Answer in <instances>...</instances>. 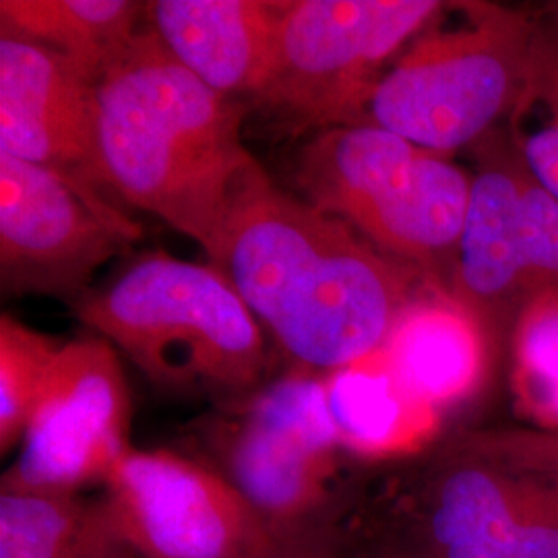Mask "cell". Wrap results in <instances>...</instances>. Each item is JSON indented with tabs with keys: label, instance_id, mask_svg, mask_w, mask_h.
<instances>
[{
	"label": "cell",
	"instance_id": "6da1fadb",
	"mask_svg": "<svg viewBox=\"0 0 558 558\" xmlns=\"http://www.w3.org/2000/svg\"><path fill=\"white\" fill-rule=\"evenodd\" d=\"M207 259L299 368L317 375L379 354L430 286L271 179L240 201Z\"/></svg>",
	"mask_w": 558,
	"mask_h": 558
},
{
	"label": "cell",
	"instance_id": "7a4b0ae2",
	"mask_svg": "<svg viewBox=\"0 0 558 558\" xmlns=\"http://www.w3.org/2000/svg\"><path fill=\"white\" fill-rule=\"evenodd\" d=\"M96 87L114 197L209 255L240 201L269 179L242 140L246 104L209 89L147 29Z\"/></svg>",
	"mask_w": 558,
	"mask_h": 558
},
{
	"label": "cell",
	"instance_id": "3957f363",
	"mask_svg": "<svg viewBox=\"0 0 558 558\" xmlns=\"http://www.w3.org/2000/svg\"><path fill=\"white\" fill-rule=\"evenodd\" d=\"M73 308L156 385L244 398L263 377V327L209 263L143 255Z\"/></svg>",
	"mask_w": 558,
	"mask_h": 558
},
{
	"label": "cell",
	"instance_id": "277c9868",
	"mask_svg": "<svg viewBox=\"0 0 558 558\" xmlns=\"http://www.w3.org/2000/svg\"><path fill=\"white\" fill-rule=\"evenodd\" d=\"M461 15L456 27L433 21L393 60L364 122L451 156L521 110L534 17L488 2H461Z\"/></svg>",
	"mask_w": 558,
	"mask_h": 558
},
{
	"label": "cell",
	"instance_id": "5b68a950",
	"mask_svg": "<svg viewBox=\"0 0 558 558\" xmlns=\"http://www.w3.org/2000/svg\"><path fill=\"white\" fill-rule=\"evenodd\" d=\"M442 9L437 0H286L248 106L290 135L360 124L391 59Z\"/></svg>",
	"mask_w": 558,
	"mask_h": 558
},
{
	"label": "cell",
	"instance_id": "8992f818",
	"mask_svg": "<svg viewBox=\"0 0 558 558\" xmlns=\"http://www.w3.org/2000/svg\"><path fill=\"white\" fill-rule=\"evenodd\" d=\"M387 534L433 558H558V478L447 440L391 509Z\"/></svg>",
	"mask_w": 558,
	"mask_h": 558
},
{
	"label": "cell",
	"instance_id": "52a82bcc",
	"mask_svg": "<svg viewBox=\"0 0 558 558\" xmlns=\"http://www.w3.org/2000/svg\"><path fill=\"white\" fill-rule=\"evenodd\" d=\"M141 236L117 201L0 151L4 296H52L75 306L96 271Z\"/></svg>",
	"mask_w": 558,
	"mask_h": 558
},
{
	"label": "cell",
	"instance_id": "ba28073f",
	"mask_svg": "<svg viewBox=\"0 0 558 558\" xmlns=\"http://www.w3.org/2000/svg\"><path fill=\"white\" fill-rule=\"evenodd\" d=\"M226 478L281 538H306L336 497L339 447L323 375L300 368L248 396L223 430Z\"/></svg>",
	"mask_w": 558,
	"mask_h": 558
},
{
	"label": "cell",
	"instance_id": "9c48e42d",
	"mask_svg": "<svg viewBox=\"0 0 558 558\" xmlns=\"http://www.w3.org/2000/svg\"><path fill=\"white\" fill-rule=\"evenodd\" d=\"M104 484L141 558L290 557V542L226 474L195 459L131 447Z\"/></svg>",
	"mask_w": 558,
	"mask_h": 558
},
{
	"label": "cell",
	"instance_id": "30bf717a",
	"mask_svg": "<svg viewBox=\"0 0 558 558\" xmlns=\"http://www.w3.org/2000/svg\"><path fill=\"white\" fill-rule=\"evenodd\" d=\"M131 393L119 352L100 336L66 341L2 488L80 495L106 482L129 449Z\"/></svg>",
	"mask_w": 558,
	"mask_h": 558
},
{
	"label": "cell",
	"instance_id": "8fae6325",
	"mask_svg": "<svg viewBox=\"0 0 558 558\" xmlns=\"http://www.w3.org/2000/svg\"><path fill=\"white\" fill-rule=\"evenodd\" d=\"M96 85L54 50L0 32V151L119 201L101 158Z\"/></svg>",
	"mask_w": 558,
	"mask_h": 558
},
{
	"label": "cell",
	"instance_id": "7c38bea8",
	"mask_svg": "<svg viewBox=\"0 0 558 558\" xmlns=\"http://www.w3.org/2000/svg\"><path fill=\"white\" fill-rule=\"evenodd\" d=\"M476 168L459 239L451 296L502 345L521 308L534 299L519 209L523 156L515 135L490 131L472 145Z\"/></svg>",
	"mask_w": 558,
	"mask_h": 558
},
{
	"label": "cell",
	"instance_id": "4fadbf2b",
	"mask_svg": "<svg viewBox=\"0 0 558 558\" xmlns=\"http://www.w3.org/2000/svg\"><path fill=\"white\" fill-rule=\"evenodd\" d=\"M470 186L472 177L449 156L422 149L416 160L383 180L339 220L451 294Z\"/></svg>",
	"mask_w": 558,
	"mask_h": 558
},
{
	"label": "cell",
	"instance_id": "5bb4252c",
	"mask_svg": "<svg viewBox=\"0 0 558 558\" xmlns=\"http://www.w3.org/2000/svg\"><path fill=\"white\" fill-rule=\"evenodd\" d=\"M286 0H151L145 29L228 100H253L267 77Z\"/></svg>",
	"mask_w": 558,
	"mask_h": 558
},
{
	"label": "cell",
	"instance_id": "9a60e30c",
	"mask_svg": "<svg viewBox=\"0 0 558 558\" xmlns=\"http://www.w3.org/2000/svg\"><path fill=\"white\" fill-rule=\"evenodd\" d=\"M379 356L412 398L445 418L486 389L499 348L458 300L428 286L399 317Z\"/></svg>",
	"mask_w": 558,
	"mask_h": 558
},
{
	"label": "cell",
	"instance_id": "2e32d148",
	"mask_svg": "<svg viewBox=\"0 0 558 558\" xmlns=\"http://www.w3.org/2000/svg\"><path fill=\"white\" fill-rule=\"evenodd\" d=\"M323 389L345 456L412 458L439 439L445 418L412 398L379 354L323 375Z\"/></svg>",
	"mask_w": 558,
	"mask_h": 558
},
{
	"label": "cell",
	"instance_id": "e0dca14e",
	"mask_svg": "<svg viewBox=\"0 0 558 558\" xmlns=\"http://www.w3.org/2000/svg\"><path fill=\"white\" fill-rule=\"evenodd\" d=\"M0 558H141L106 497L2 488Z\"/></svg>",
	"mask_w": 558,
	"mask_h": 558
},
{
	"label": "cell",
	"instance_id": "ac0fdd59",
	"mask_svg": "<svg viewBox=\"0 0 558 558\" xmlns=\"http://www.w3.org/2000/svg\"><path fill=\"white\" fill-rule=\"evenodd\" d=\"M143 29L137 0H0V32L54 50L94 83Z\"/></svg>",
	"mask_w": 558,
	"mask_h": 558
},
{
	"label": "cell",
	"instance_id": "d6986e66",
	"mask_svg": "<svg viewBox=\"0 0 558 558\" xmlns=\"http://www.w3.org/2000/svg\"><path fill=\"white\" fill-rule=\"evenodd\" d=\"M511 389L527 428L558 433V292L530 300L511 331Z\"/></svg>",
	"mask_w": 558,
	"mask_h": 558
},
{
	"label": "cell",
	"instance_id": "ffe728a7",
	"mask_svg": "<svg viewBox=\"0 0 558 558\" xmlns=\"http://www.w3.org/2000/svg\"><path fill=\"white\" fill-rule=\"evenodd\" d=\"M66 341L40 333L9 313L0 317V451L23 440L41 389Z\"/></svg>",
	"mask_w": 558,
	"mask_h": 558
},
{
	"label": "cell",
	"instance_id": "44dd1931",
	"mask_svg": "<svg viewBox=\"0 0 558 558\" xmlns=\"http://www.w3.org/2000/svg\"><path fill=\"white\" fill-rule=\"evenodd\" d=\"M519 209L532 292L534 296L558 292V201L539 184L525 160L519 172Z\"/></svg>",
	"mask_w": 558,
	"mask_h": 558
},
{
	"label": "cell",
	"instance_id": "7402d4cb",
	"mask_svg": "<svg viewBox=\"0 0 558 558\" xmlns=\"http://www.w3.org/2000/svg\"><path fill=\"white\" fill-rule=\"evenodd\" d=\"M456 439L484 458L558 478V433L527 426L482 428L459 433Z\"/></svg>",
	"mask_w": 558,
	"mask_h": 558
},
{
	"label": "cell",
	"instance_id": "603a6c76",
	"mask_svg": "<svg viewBox=\"0 0 558 558\" xmlns=\"http://www.w3.org/2000/svg\"><path fill=\"white\" fill-rule=\"evenodd\" d=\"M519 151L539 184L558 201V126L548 122L532 135L513 133Z\"/></svg>",
	"mask_w": 558,
	"mask_h": 558
},
{
	"label": "cell",
	"instance_id": "cb8c5ba5",
	"mask_svg": "<svg viewBox=\"0 0 558 558\" xmlns=\"http://www.w3.org/2000/svg\"><path fill=\"white\" fill-rule=\"evenodd\" d=\"M527 101H542L553 117L550 122L558 126V57L542 50L534 41L530 44L527 89L523 104Z\"/></svg>",
	"mask_w": 558,
	"mask_h": 558
},
{
	"label": "cell",
	"instance_id": "d4e9b609",
	"mask_svg": "<svg viewBox=\"0 0 558 558\" xmlns=\"http://www.w3.org/2000/svg\"><path fill=\"white\" fill-rule=\"evenodd\" d=\"M354 558H433L418 546L393 534H383V538L364 546Z\"/></svg>",
	"mask_w": 558,
	"mask_h": 558
},
{
	"label": "cell",
	"instance_id": "484cf974",
	"mask_svg": "<svg viewBox=\"0 0 558 558\" xmlns=\"http://www.w3.org/2000/svg\"><path fill=\"white\" fill-rule=\"evenodd\" d=\"M532 41L542 50L558 57V4H553L542 17L534 20Z\"/></svg>",
	"mask_w": 558,
	"mask_h": 558
}]
</instances>
